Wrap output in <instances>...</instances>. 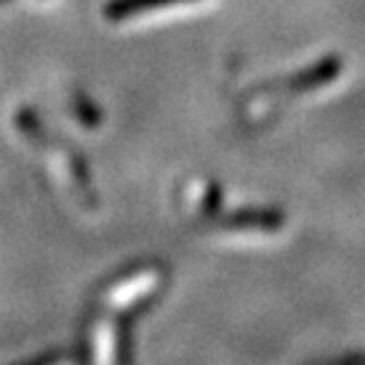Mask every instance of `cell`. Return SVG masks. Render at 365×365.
Here are the masks:
<instances>
[{"mask_svg":"<svg viewBox=\"0 0 365 365\" xmlns=\"http://www.w3.org/2000/svg\"><path fill=\"white\" fill-rule=\"evenodd\" d=\"M168 3H175V0H117L112 8H109V16L122 18V16H132V13L140 11H150V8H160L168 6Z\"/></svg>","mask_w":365,"mask_h":365,"instance_id":"6da1fadb","label":"cell"}]
</instances>
